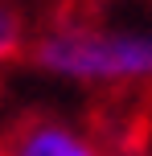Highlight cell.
Listing matches in <instances>:
<instances>
[{"instance_id": "obj_1", "label": "cell", "mask_w": 152, "mask_h": 156, "mask_svg": "<svg viewBox=\"0 0 152 156\" xmlns=\"http://www.w3.org/2000/svg\"><path fill=\"white\" fill-rule=\"evenodd\" d=\"M37 62L66 78H148L152 37L144 33H49L37 45Z\"/></svg>"}, {"instance_id": "obj_2", "label": "cell", "mask_w": 152, "mask_h": 156, "mask_svg": "<svg viewBox=\"0 0 152 156\" xmlns=\"http://www.w3.org/2000/svg\"><path fill=\"white\" fill-rule=\"evenodd\" d=\"M12 156H99L82 136L66 132V127H54V123H37L21 136Z\"/></svg>"}, {"instance_id": "obj_3", "label": "cell", "mask_w": 152, "mask_h": 156, "mask_svg": "<svg viewBox=\"0 0 152 156\" xmlns=\"http://www.w3.org/2000/svg\"><path fill=\"white\" fill-rule=\"evenodd\" d=\"M21 49V21H16L8 8H0V62L12 58Z\"/></svg>"}]
</instances>
